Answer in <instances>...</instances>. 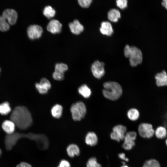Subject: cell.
I'll return each mask as SVG.
<instances>
[{
    "label": "cell",
    "mask_w": 167,
    "mask_h": 167,
    "mask_svg": "<svg viewBox=\"0 0 167 167\" xmlns=\"http://www.w3.org/2000/svg\"><path fill=\"white\" fill-rule=\"evenodd\" d=\"M165 143L166 146L167 147V137L165 139Z\"/></svg>",
    "instance_id": "obj_37"
},
{
    "label": "cell",
    "mask_w": 167,
    "mask_h": 167,
    "mask_svg": "<svg viewBox=\"0 0 167 167\" xmlns=\"http://www.w3.org/2000/svg\"><path fill=\"white\" fill-rule=\"evenodd\" d=\"M2 153V151L1 150V149L0 148V156H1Z\"/></svg>",
    "instance_id": "obj_39"
},
{
    "label": "cell",
    "mask_w": 167,
    "mask_h": 167,
    "mask_svg": "<svg viewBox=\"0 0 167 167\" xmlns=\"http://www.w3.org/2000/svg\"><path fill=\"white\" fill-rule=\"evenodd\" d=\"M121 167H128V166L126 165H123Z\"/></svg>",
    "instance_id": "obj_38"
},
{
    "label": "cell",
    "mask_w": 167,
    "mask_h": 167,
    "mask_svg": "<svg viewBox=\"0 0 167 167\" xmlns=\"http://www.w3.org/2000/svg\"><path fill=\"white\" fill-rule=\"evenodd\" d=\"M79 93L85 98L89 97L91 94L90 88L85 84L81 86L78 89Z\"/></svg>",
    "instance_id": "obj_24"
},
{
    "label": "cell",
    "mask_w": 167,
    "mask_h": 167,
    "mask_svg": "<svg viewBox=\"0 0 167 167\" xmlns=\"http://www.w3.org/2000/svg\"><path fill=\"white\" fill-rule=\"evenodd\" d=\"M2 16L7 21L9 24L14 25L16 23L18 14L14 9H7L3 12Z\"/></svg>",
    "instance_id": "obj_12"
},
{
    "label": "cell",
    "mask_w": 167,
    "mask_h": 167,
    "mask_svg": "<svg viewBox=\"0 0 167 167\" xmlns=\"http://www.w3.org/2000/svg\"><path fill=\"white\" fill-rule=\"evenodd\" d=\"M10 118L15 126L21 130L28 129L32 124L31 114L27 108L24 106L15 107L11 113Z\"/></svg>",
    "instance_id": "obj_2"
},
{
    "label": "cell",
    "mask_w": 167,
    "mask_h": 167,
    "mask_svg": "<svg viewBox=\"0 0 167 167\" xmlns=\"http://www.w3.org/2000/svg\"><path fill=\"white\" fill-rule=\"evenodd\" d=\"M126 131V126L122 125H117L113 128V131L110 135V137L112 139L119 142L124 140Z\"/></svg>",
    "instance_id": "obj_7"
},
{
    "label": "cell",
    "mask_w": 167,
    "mask_h": 167,
    "mask_svg": "<svg viewBox=\"0 0 167 167\" xmlns=\"http://www.w3.org/2000/svg\"><path fill=\"white\" fill-rule=\"evenodd\" d=\"M10 27V24L2 16H0V31H7Z\"/></svg>",
    "instance_id": "obj_29"
},
{
    "label": "cell",
    "mask_w": 167,
    "mask_h": 167,
    "mask_svg": "<svg viewBox=\"0 0 167 167\" xmlns=\"http://www.w3.org/2000/svg\"><path fill=\"white\" fill-rule=\"evenodd\" d=\"M124 54L125 57L129 58L130 65L132 66H135L142 62V52L136 47L126 45L124 49Z\"/></svg>",
    "instance_id": "obj_4"
},
{
    "label": "cell",
    "mask_w": 167,
    "mask_h": 167,
    "mask_svg": "<svg viewBox=\"0 0 167 167\" xmlns=\"http://www.w3.org/2000/svg\"><path fill=\"white\" fill-rule=\"evenodd\" d=\"M162 5L167 9V0H164L161 2Z\"/></svg>",
    "instance_id": "obj_36"
},
{
    "label": "cell",
    "mask_w": 167,
    "mask_h": 167,
    "mask_svg": "<svg viewBox=\"0 0 167 167\" xmlns=\"http://www.w3.org/2000/svg\"><path fill=\"white\" fill-rule=\"evenodd\" d=\"M120 17V13L118 9H112L108 12V19L112 22H116Z\"/></svg>",
    "instance_id": "obj_22"
},
{
    "label": "cell",
    "mask_w": 167,
    "mask_h": 167,
    "mask_svg": "<svg viewBox=\"0 0 167 167\" xmlns=\"http://www.w3.org/2000/svg\"><path fill=\"white\" fill-rule=\"evenodd\" d=\"M19 164L21 167H32L30 164L25 162H22Z\"/></svg>",
    "instance_id": "obj_35"
},
{
    "label": "cell",
    "mask_w": 167,
    "mask_h": 167,
    "mask_svg": "<svg viewBox=\"0 0 167 167\" xmlns=\"http://www.w3.org/2000/svg\"><path fill=\"white\" fill-rule=\"evenodd\" d=\"M2 128L7 135H10L15 132V126L11 120H6L2 123Z\"/></svg>",
    "instance_id": "obj_17"
},
{
    "label": "cell",
    "mask_w": 167,
    "mask_h": 167,
    "mask_svg": "<svg viewBox=\"0 0 167 167\" xmlns=\"http://www.w3.org/2000/svg\"><path fill=\"white\" fill-rule=\"evenodd\" d=\"M73 119L76 121L80 120L86 114V108L82 101H78L72 105L70 108Z\"/></svg>",
    "instance_id": "obj_5"
},
{
    "label": "cell",
    "mask_w": 167,
    "mask_h": 167,
    "mask_svg": "<svg viewBox=\"0 0 167 167\" xmlns=\"http://www.w3.org/2000/svg\"><path fill=\"white\" fill-rule=\"evenodd\" d=\"M35 87L39 92L41 94L47 93L51 87L50 82L45 78H42L39 83L35 84Z\"/></svg>",
    "instance_id": "obj_13"
},
{
    "label": "cell",
    "mask_w": 167,
    "mask_h": 167,
    "mask_svg": "<svg viewBox=\"0 0 167 167\" xmlns=\"http://www.w3.org/2000/svg\"><path fill=\"white\" fill-rule=\"evenodd\" d=\"M11 111L9 104L7 102H4L0 104V113L2 115L8 114Z\"/></svg>",
    "instance_id": "obj_25"
},
{
    "label": "cell",
    "mask_w": 167,
    "mask_h": 167,
    "mask_svg": "<svg viewBox=\"0 0 167 167\" xmlns=\"http://www.w3.org/2000/svg\"><path fill=\"white\" fill-rule=\"evenodd\" d=\"M100 31L102 34L108 36L111 35L113 32L112 25L108 21H104L101 23Z\"/></svg>",
    "instance_id": "obj_18"
},
{
    "label": "cell",
    "mask_w": 167,
    "mask_h": 167,
    "mask_svg": "<svg viewBox=\"0 0 167 167\" xmlns=\"http://www.w3.org/2000/svg\"><path fill=\"white\" fill-rule=\"evenodd\" d=\"M85 142L86 144L90 146L96 145L98 142V138L96 134L93 132L88 133L85 136Z\"/></svg>",
    "instance_id": "obj_19"
},
{
    "label": "cell",
    "mask_w": 167,
    "mask_h": 167,
    "mask_svg": "<svg viewBox=\"0 0 167 167\" xmlns=\"http://www.w3.org/2000/svg\"><path fill=\"white\" fill-rule=\"evenodd\" d=\"M0 71H1V69H0Z\"/></svg>",
    "instance_id": "obj_41"
},
{
    "label": "cell",
    "mask_w": 167,
    "mask_h": 167,
    "mask_svg": "<svg viewBox=\"0 0 167 167\" xmlns=\"http://www.w3.org/2000/svg\"><path fill=\"white\" fill-rule=\"evenodd\" d=\"M58 167H71V165L67 161L62 160L59 162Z\"/></svg>",
    "instance_id": "obj_33"
},
{
    "label": "cell",
    "mask_w": 167,
    "mask_h": 167,
    "mask_svg": "<svg viewBox=\"0 0 167 167\" xmlns=\"http://www.w3.org/2000/svg\"><path fill=\"white\" fill-rule=\"evenodd\" d=\"M23 138H28L36 141L38 147L44 145L47 140L46 136L44 134H36L32 133L25 134L15 132L12 134L6 135L4 139L6 149L8 151L11 150L19 140Z\"/></svg>",
    "instance_id": "obj_1"
},
{
    "label": "cell",
    "mask_w": 167,
    "mask_h": 167,
    "mask_svg": "<svg viewBox=\"0 0 167 167\" xmlns=\"http://www.w3.org/2000/svg\"><path fill=\"white\" fill-rule=\"evenodd\" d=\"M154 136L158 139H163L167 137V130L164 126H160L155 129Z\"/></svg>",
    "instance_id": "obj_20"
},
{
    "label": "cell",
    "mask_w": 167,
    "mask_h": 167,
    "mask_svg": "<svg viewBox=\"0 0 167 167\" xmlns=\"http://www.w3.org/2000/svg\"><path fill=\"white\" fill-rule=\"evenodd\" d=\"M104 63L96 61L92 64L91 70L93 76L97 79H101L104 75Z\"/></svg>",
    "instance_id": "obj_9"
},
{
    "label": "cell",
    "mask_w": 167,
    "mask_h": 167,
    "mask_svg": "<svg viewBox=\"0 0 167 167\" xmlns=\"http://www.w3.org/2000/svg\"><path fill=\"white\" fill-rule=\"evenodd\" d=\"M63 108L62 105L57 104L54 105L51 109L52 116L56 118H59L62 116Z\"/></svg>",
    "instance_id": "obj_23"
},
{
    "label": "cell",
    "mask_w": 167,
    "mask_h": 167,
    "mask_svg": "<svg viewBox=\"0 0 167 167\" xmlns=\"http://www.w3.org/2000/svg\"><path fill=\"white\" fill-rule=\"evenodd\" d=\"M87 167H101V165L97 162L96 158L93 157L89 158L86 164Z\"/></svg>",
    "instance_id": "obj_30"
},
{
    "label": "cell",
    "mask_w": 167,
    "mask_h": 167,
    "mask_svg": "<svg viewBox=\"0 0 167 167\" xmlns=\"http://www.w3.org/2000/svg\"><path fill=\"white\" fill-rule=\"evenodd\" d=\"M138 131L139 135L143 138L149 139L154 135L155 129L150 123H141L139 126Z\"/></svg>",
    "instance_id": "obj_6"
},
{
    "label": "cell",
    "mask_w": 167,
    "mask_h": 167,
    "mask_svg": "<svg viewBox=\"0 0 167 167\" xmlns=\"http://www.w3.org/2000/svg\"><path fill=\"white\" fill-rule=\"evenodd\" d=\"M136 136L137 134L135 131H131L126 133L122 145L123 148L127 150L132 149L135 145V140Z\"/></svg>",
    "instance_id": "obj_8"
},
{
    "label": "cell",
    "mask_w": 167,
    "mask_h": 167,
    "mask_svg": "<svg viewBox=\"0 0 167 167\" xmlns=\"http://www.w3.org/2000/svg\"><path fill=\"white\" fill-rule=\"evenodd\" d=\"M16 167H21L19 165V164H18V165H16Z\"/></svg>",
    "instance_id": "obj_40"
},
{
    "label": "cell",
    "mask_w": 167,
    "mask_h": 167,
    "mask_svg": "<svg viewBox=\"0 0 167 167\" xmlns=\"http://www.w3.org/2000/svg\"><path fill=\"white\" fill-rule=\"evenodd\" d=\"M156 84L158 87L167 86V74L165 71H162L157 73L155 77Z\"/></svg>",
    "instance_id": "obj_15"
},
{
    "label": "cell",
    "mask_w": 167,
    "mask_h": 167,
    "mask_svg": "<svg viewBox=\"0 0 167 167\" xmlns=\"http://www.w3.org/2000/svg\"><path fill=\"white\" fill-rule=\"evenodd\" d=\"M78 2L81 6L84 8H87L90 5L92 2V0H79Z\"/></svg>",
    "instance_id": "obj_32"
},
{
    "label": "cell",
    "mask_w": 167,
    "mask_h": 167,
    "mask_svg": "<svg viewBox=\"0 0 167 167\" xmlns=\"http://www.w3.org/2000/svg\"><path fill=\"white\" fill-rule=\"evenodd\" d=\"M44 15L48 19L53 17L55 14V11L51 6H48L45 7L43 11Z\"/></svg>",
    "instance_id": "obj_27"
},
{
    "label": "cell",
    "mask_w": 167,
    "mask_h": 167,
    "mask_svg": "<svg viewBox=\"0 0 167 167\" xmlns=\"http://www.w3.org/2000/svg\"><path fill=\"white\" fill-rule=\"evenodd\" d=\"M71 32L74 34L78 35L81 33L84 29L83 26L77 19H75L69 24Z\"/></svg>",
    "instance_id": "obj_16"
},
{
    "label": "cell",
    "mask_w": 167,
    "mask_h": 167,
    "mask_svg": "<svg viewBox=\"0 0 167 167\" xmlns=\"http://www.w3.org/2000/svg\"><path fill=\"white\" fill-rule=\"evenodd\" d=\"M102 93L104 96L111 100L115 101L122 95V89L120 85L115 82H106L103 84Z\"/></svg>",
    "instance_id": "obj_3"
},
{
    "label": "cell",
    "mask_w": 167,
    "mask_h": 167,
    "mask_svg": "<svg viewBox=\"0 0 167 167\" xmlns=\"http://www.w3.org/2000/svg\"><path fill=\"white\" fill-rule=\"evenodd\" d=\"M117 6L121 9L126 7L127 2L126 0H118L116 1Z\"/></svg>",
    "instance_id": "obj_31"
},
{
    "label": "cell",
    "mask_w": 167,
    "mask_h": 167,
    "mask_svg": "<svg viewBox=\"0 0 167 167\" xmlns=\"http://www.w3.org/2000/svg\"><path fill=\"white\" fill-rule=\"evenodd\" d=\"M67 66L64 63H58L56 64L55 71L53 74V77L55 80H62L64 77V73L68 69Z\"/></svg>",
    "instance_id": "obj_10"
},
{
    "label": "cell",
    "mask_w": 167,
    "mask_h": 167,
    "mask_svg": "<svg viewBox=\"0 0 167 167\" xmlns=\"http://www.w3.org/2000/svg\"><path fill=\"white\" fill-rule=\"evenodd\" d=\"M62 24L56 19H52L49 23L47 27V30L50 32L55 34L59 33L61 30Z\"/></svg>",
    "instance_id": "obj_14"
},
{
    "label": "cell",
    "mask_w": 167,
    "mask_h": 167,
    "mask_svg": "<svg viewBox=\"0 0 167 167\" xmlns=\"http://www.w3.org/2000/svg\"><path fill=\"white\" fill-rule=\"evenodd\" d=\"M66 152L69 156L73 157L79 154L80 149L77 145L71 144L67 147Z\"/></svg>",
    "instance_id": "obj_21"
},
{
    "label": "cell",
    "mask_w": 167,
    "mask_h": 167,
    "mask_svg": "<svg viewBox=\"0 0 167 167\" xmlns=\"http://www.w3.org/2000/svg\"><path fill=\"white\" fill-rule=\"evenodd\" d=\"M27 34L29 38L32 40L37 39L41 36L43 32L42 27L36 24L29 26L27 28Z\"/></svg>",
    "instance_id": "obj_11"
},
{
    "label": "cell",
    "mask_w": 167,
    "mask_h": 167,
    "mask_svg": "<svg viewBox=\"0 0 167 167\" xmlns=\"http://www.w3.org/2000/svg\"><path fill=\"white\" fill-rule=\"evenodd\" d=\"M118 156L119 157L126 162H127L129 161V159L126 157H125V155L124 153H121L118 154Z\"/></svg>",
    "instance_id": "obj_34"
},
{
    "label": "cell",
    "mask_w": 167,
    "mask_h": 167,
    "mask_svg": "<svg viewBox=\"0 0 167 167\" xmlns=\"http://www.w3.org/2000/svg\"><path fill=\"white\" fill-rule=\"evenodd\" d=\"M142 167H161V166L157 160L154 159H150L146 160Z\"/></svg>",
    "instance_id": "obj_28"
},
{
    "label": "cell",
    "mask_w": 167,
    "mask_h": 167,
    "mask_svg": "<svg viewBox=\"0 0 167 167\" xmlns=\"http://www.w3.org/2000/svg\"><path fill=\"white\" fill-rule=\"evenodd\" d=\"M128 118L131 120L135 121L139 117V112L136 109L132 108L129 109L127 113Z\"/></svg>",
    "instance_id": "obj_26"
}]
</instances>
